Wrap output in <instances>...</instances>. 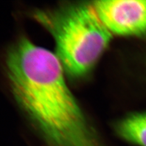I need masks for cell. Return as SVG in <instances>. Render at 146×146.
I'll return each mask as SVG.
<instances>
[{"label":"cell","mask_w":146,"mask_h":146,"mask_svg":"<svg viewBox=\"0 0 146 146\" xmlns=\"http://www.w3.org/2000/svg\"><path fill=\"white\" fill-rule=\"evenodd\" d=\"M6 65L15 100L48 146H104L56 55L23 36L9 49Z\"/></svg>","instance_id":"1"},{"label":"cell","mask_w":146,"mask_h":146,"mask_svg":"<svg viewBox=\"0 0 146 146\" xmlns=\"http://www.w3.org/2000/svg\"><path fill=\"white\" fill-rule=\"evenodd\" d=\"M33 15L53 36L56 56L63 70L72 78L88 74L111 38L93 4L69 3L35 11Z\"/></svg>","instance_id":"2"},{"label":"cell","mask_w":146,"mask_h":146,"mask_svg":"<svg viewBox=\"0 0 146 146\" xmlns=\"http://www.w3.org/2000/svg\"><path fill=\"white\" fill-rule=\"evenodd\" d=\"M93 5L111 33L131 36L146 34V0L96 1Z\"/></svg>","instance_id":"3"},{"label":"cell","mask_w":146,"mask_h":146,"mask_svg":"<svg viewBox=\"0 0 146 146\" xmlns=\"http://www.w3.org/2000/svg\"><path fill=\"white\" fill-rule=\"evenodd\" d=\"M114 129L126 142L136 146H146V113L127 116L117 122Z\"/></svg>","instance_id":"4"}]
</instances>
